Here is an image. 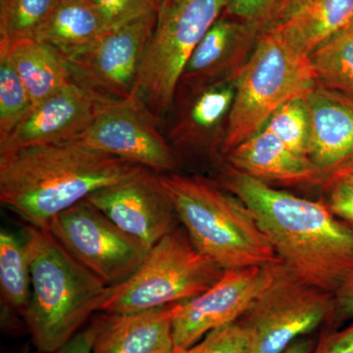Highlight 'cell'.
Returning a JSON list of instances; mask_svg holds the SVG:
<instances>
[{"label": "cell", "mask_w": 353, "mask_h": 353, "mask_svg": "<svg viewBox=\"0 0 353 353\" xmlns=\"http://www.w3.org/2000/svg\"><path fill=\"white\" fill-rule=\"evenodd\" d=\"M236 77L192 92L194 99L172 132L176 145H201L208 143L230 111L236 95Z\"/></svg>", "instance_id": "obj_23"}, {"label": "cell", "mask_w": 353, "mask_h": 353, "mask_svg": "<svg viewBox=\"0 0 353 353\" xmlns=\"http://www.w3.org/2000/svg\"><path fill=\"white\" fill-rule=\"evenodd\" d=\"M87 201L150 250L181 225L160 174L150 169L97 190Z\"/></svg>", "instance_id": "obj_13"}, {"label": "cell", "mask_w": 353, "mask_h": 353, "mask_svg": "<svg viewBox=\"0 0 353 353\" xmlns=\"http://www.w3.org/2000/svg\"><path fill=\"white\" fill-rule=\"evenodd\" d=\"M311 353H353V324L323 329Z\"/></svg>", "instance_id": "obj_31"}, {"label": "cell", "mask_w": 353, "mask_h": 353, "mask_svg": "<svg viewBox=\"0 0 353 353\" xmlns=\"http://www.w3.org/2000/svg\"><path fill=\"white\" fill-rule=\"evenodd\" d=\"M310 116L309 158L325 188L353 172V97L316 85L306 95Z\"/></svg>", "instance_id": "obj_14"}, {"label": "cell", "mask_w": 353, "mask_h": 353, "mask_svg": "<svg viewBox=\"0 0 353 353\" xmlns=\"http://www.w3.org/2000/svg\"><path fill=\"white\" fill-rule=\"evenodd\" d=\"M347 30H350V31L353 32V20H352V24H350V27H348V29H347Z\"/></svg>", "instance_id": "obj_40"}, {"label": "cell", "mask_w": 353, "mask_h": 353, "mask_svg": "<svg viewBox=\"0 0 353 353\" xmlns=\"http://www.w3.org/2000/svg\"><path fill=\"white\" fill-rule=\"evenodd\" d=\"M223 187L252 211L279 259L299 279L334 292L353 268V232L328 204L273 189L232 168Z\"/></svg>", "instance_id": "obj_1"}, {"label": "cell", "mask_w": 353, "mask_h": 353, "mask_svg": "<svg viewBox=\"0 0 353 353\" xmlns=\"http://www.w3.org/2000/svg\"><path fill=\"white\" fill-rule=\"evenodd\" d=\"M315 343L314 339L304 336V338L294 341L282 353H311L313 347H314Z\"/></svg>", "instance_id": "obj_35"}, {"label": "cell", "mask_w": 353, "mask_h": 353, "mask_svg": "<svg viewBox=\"0 0 353 353\" xmlns=\"http://www.w3.org/2000/svg\"><path fill=\"white\" fill-rule=\"evenodd\" d=\"M224 273L197 252L180 225L153 246L131 277L109 288L99 312H138L190 301Z\"/></svg>", "instance_id": "obj_6"}, {"label": "cell", "mask_w": 353, "mask_h": 353, "mask_svg": "<svg viewBox=\"0 0 353 353\" xmlns=\"http://www.w3.org/2000/svg\"><path fill=\"white\" fill-rule=\"evenodd\" d=\"M106 30L90 0H59L34 39L50 43L68 57Z\"/></svg>", "instance_id": "obj_22"}, {"label": "cell", "mask_w": 353, "mask_h": 353, "mask_svg": "<svg viewBox=\"0 0 353 353\" xmlns=\"http://www.w3.org/2000/svg\"><path fill=\"white\" fill-rule=\"evenodd\" d=\"M182 1V0H172L171 4L178 3V2ZM170 4V6H171ZM169 8V7H168Z\"/></svg>", "instance_id": "obj_39"}, {"label": "cell", "mask_w": 353, "mask_h": 353, "mask_svg": "<svg viewBox=\"0 0 353 353\" xmlns=\"http://www.w3.org/2000/svg\"><path fill=\"white\" fill-rule=\"evenodd\" d=\"M176 304L138 312H99L90 323V353H173Z\"/></svg>", "instance_id": "obj_17"}, {"label": "cell", "mask_w": 353, "mask_h": 353, "mask_svg": "<svg viewBox=\"0 0 353 353\" xmlns=\"http://www.w3.org/2000/svg\"><path fill=\"white\" fill-rule=\"evenodd\" d=\"M347 223V222H345ZM347 224L348 225V226H350V229L352 230V232H353V222H348L347 223Z\"/></svg>", "instance_id": "obj_38"}, {"label": "cell", "mask_w": 353, "mask_h": 353, "mask_svg": "<svg viewBox=\"0 0 353 353\" xmlns=\"http://www.w3.org/2000/svg\"><path fill=\"white\" fill-rule=\"evenodd\" d=\"M0 294L2 330H27L24 316L32 294L29 259L24 241L6 230L0 233Z\"/></svg>", "instance_id": "obj_21"}, {"label": "cell", "mask_w": 353, "mask_h": 353, "mask_svg": "<svg viewBox=\"0 0 353 353\" xmlns=\"http://www.w3.org/2000/svg\"><path fill=\"white\" fill-rule=\"evenodd\" d=\"M32 108L19 75L6 53L0 52V141L19 126Z\"/></svg>", "instance_id": "obj_26"}, {"label": "cell", "mask_w": 353, "mask_h": 353, "mask_svg": "<svg viewBox=\"0 0 353 353\" xmlns=\"http://www.w3.org/2000/svg\"><path fill=\"white\" fill-rule=\"evenodd\" d=\"M28 352H29V350H27V348H25L24 352H23L22 353H28Z\"/></svg>", "instance_id": "obj_41"}, {"label": "cell", "mask_w": 353, "mask_h": 353, "mask_svg": "<svg viewBox=\"0 0 353 353\" xmlns=\"http://www.w3.org/2000/svg\"><path fill=\"white\" fill-rule=\"evenodd\" d=\"M282 266L279 262L226 270L208 290L176 303L172 320L174 352L192 347L213 330L238 322Z\"/></svg>", "instance_id": "obj_11"}, {"label": "cell", "mask_w": 353, "mask_h": 353, "mask_svg": "<svg viewBox=\"0 0 353 353\" xmlns=\"http://www.w3.org/2000/svg\"><path fill=\"white\" fill-rule=\"evenodd\" d=\"M145 169L77 141L29 146L0 155V201L48 230L60 213Z\"/></svg>", "instance_id": "obj_2"}, {"label": "cell", "mask_w": 353, "mask_h": 353, "mask_svg": "<svg viewBox=\"0 0 353 353\" xmlns=\"http://www.w3.org/2000/svg\"><path fill=\"white\" fill-rule=\"evenodd\" d=\"M309 59L318 85L353 97V32H339L313 51Z\"/></svg>", "instance_id": "obj_24"}, {"label": "cell", "mask_w": 353, "mask_h": 353, "mask_svg": "<svg viewBox=\"0 0 353 353\" xmlns=\"http://www.w3.org/2000/svg\"><path fill=\"white\" fill-rule=\"evenodd\" d=\"M262 32L234 16H221L190 55L180 83L196 92L234 78L243 66L240 61Z\"/></svg>", "instance_id": "obj_16"}, {"label": "cell", "mask_w": 353, "mask_h": 353, "mask_svg": "<svg viewBox=\"0 0 353 353\" xmlns=\"http://www.w3.org/2000/svg\"><path fill=\"white\" fill-rule=\"evenodd\" d=\"M334 294V313L333 327L353 319V268L341 281Z\"/></svg>", "instance_id": "obj_33"}, {"label": "cell", "mask_w": 353, "mask_h": 353, "mask_svg": "<svg viewBox=\"0 0 353 353\" xmlns=\"http://www.w3.org/2000/svg\"><path fill=\"white\" fill-rule=\"evenodd\" d=\"M158 21L155 11L106 30L67 57L72 83L104 103L130 101Z\"/></svg>", "instance_id": "obj_9"}, {"label": "cell", "mask_w": 353, "mask_h": 353, "mask_svg": "<svg viewBox=\"0 0 353 353\" xmlns=\"http://www.w3.org/2000/svg\"><path fill=\"white\" fill-rule=\"evenodd\" d=\"M101 14L108 30L155 11L152 0H90Z\"/></svg>", "instance_id": "obj_30"}, {"label": "cell", "mask_w": 353, "mask_h": 353, "mask_svg": "<svg viewBox=\"0 0 353 353\" xmlns=\"http://www.w3.org/2000/svg\"><path fill=\"white\" fill-rule=\"evenodd\" d=\"M48 231L108 287L131 277L150 250L87 199L53 218Z\"/></svg>", "instance_id": "obj_10"}, {"label": "cell", "mask_w": 353, "mask_h": 353, "mask_svg": "<svg viewBox=\"0 0 353 353\" xmlns=\"http://www.w3.org/2000/svg\"><path fill=\"white\" fill-rule=\"evenodd\" d=\"M328 206L343 222H353V178L345 176L332 185Z\"/></svg>", "instance_id": "obj_32"}, {"label": "cell", "mask_w": 353, "mask_h": 353, "mask_svg": "<svg viewBox=\"0 0 353 353\" xmlns=\"http://www.w3.org/2000/svg\"><path fill=\"white\" fill-rule=\"evenodd\" d=\"M236 170L267 182L322 185L321 172L309 157L292 152L267 130L243 141L227 154Z\"/></svg>", "instance_id": "obj_18"}, {"label": "cell", "mask_w": 353, "mask_h": 353, "mask_svg": "<svg viewBox=\"0 0 353 353\" xmlns=\"http://www.w3.org/2000/svg\"><path fill=\"white\" fill-rule=\"evenodd\" d=\"M352 20L353 0H310L272 27L292 48L309 57L323 43L348 29Z\"/></svg>", "instance_id": "obj_20"}, {"label": "cell", "mask_w": 353, "mask_h": 353, "mask_svg": "<svg viewBox=\"0 0 353 353\" xmlns=\"http://www.w3.org/2000/svg\"><path fill=\"white\" fill-rule=\"evenodd\" d=\"M285 0H229L226 13L265 30L280 19Z\"/></svg>", "instance_id": "obj_29"}, {"label": "cell", "mask_w": 353, "mask_h": 353, "mask_svg": "<svg viewBox=\"0 0 353 353\" xmlns=\"http://www.w3.org/2000/svg\"><path fill=\"white\" fill-rule=\"evenodd\" d=\"M173 353H256L252 334L240 322L209 332L192 347Z\"/></svg>", "instance_id": "obj_28"}, {"label": "cell", "mask_w": 353, "mask_h": 353, "mask_svg": "<svg viewBox=\"0 0 353 353\" xmlns=\"http://www.w3.org/2000/svg\"><path fill=\"white\" fill-rule=\"evenodd\" d=\"M152 1L153 4H154L155 10H157L158 14V17H159L170 6L172 0H152Z\"/></svg>", "instance_id": "obj_37"}, {"label": "cell", "mask_w": 353, "mask_h": 353, "mask_svg": "<svg viewBox=\"0 0 353 353\" xmlns=\"http://www.w3.org/2000/svg\"><path fill=\"white\" fill-rule=\"evenodd\" d=\"M334 313L333 292L304 282L283 263L239 322L252 334L256 353H282L323 325L333 327Z\"/></svg>", "instance_id": "obj_8"}, {"label": "cell", "mask_w": 353, "mask_h": 353, "mask_svg": "<svg viewBox=\"0 0 353 353\" xmlns=\"http://www.w3.org/2000/svg\"><path fill=\"white\" fill-rule=\"evenodd\" d=\"M77 141L158 174L179 167L178 153L158 131L154 116L132 99L105 104Z\"/></svg>", "instance_id": "obj_12"}, {"label": "cell", "mask_w": 353, "mask_h": 353, "mask_svg": "<svg viewBox=\"0 0 353 353\" xmlns=\"http://www.w3.org/2000/svg\"><path fill=\"white\" fill-rule=\"evenodd\" d=\"M234 79L236 95L222 141L225 154L263 130L287 102L306 97L317 85L309 57L292 48L274 27L259 34Z\"/></svg>", "instance_id": "obj_5"}, {"label": "cell", "mask_w": 353, "mask_h": 353, "mask_svg": "<svg viewBox=\"0 0 353 353\" xmlns=\"http://www.w3.org/2000/svg\"><path fill=\"white\" fill-rule=\"evenodd\" d=\"M264 129L292 152L309 157L311 125L306 97L292 99L279 108Z\"/></svg>", "instance_id": "obj_27"}, {"label": "cell", "mask_w": 353, "mask_h": 353, "mask_svg": "<svg viewBox=\"0 0 353 353\" xmlns=\"http://www.w3.org/2000/svg\"><path fill=\"white\" fill-rule=\"evenodd\" d=\"M196 250L226 270L281 261L252 211L214 181L160 174Z\"/></svg>", "instance_id": "obj_4"}, {"label": "cell", "mask_w": 353, "mask_h": 353, "mask_svg": "<svg viewBox=\"0 0 353 353\" xmlns=\"http://www.w3.org/2000/svg\"><path fill=\"white\" fill-rule=\"evenodd\" d=\"M59 0H0V50L36 39Z\"/></svg>", "instance_id": "obj_25"}, {"label": "cell", "mask_w": 353, "mask_h": 353, "mask_svg": "<svg viewBox=\"0 0 353 353\" xmlns=\"http://www.w3.org/2000/svg\"><path fill=\"white\" fill-rule=\"evenodd\" d=\"M94 332L92 325L81 330L73 338L61 347L51 352L38 353H90L94 341Z\"/></svg>", "instance_id": "obj_34"}, {"label": "cell", "mask_w": 353, "mask_h": 353, "mask_svg": "<svg viewBox=\"0 0 353 353\" xmlns=\"http://www.w3.org/2000/svg\"><path fill=\"white\" fill-rule=\"evenodd\" d=\"M105 104L71 83L32 108L19 126L0 141V155L29 146L77 141Z\"/></svg>", "instance_id": "obj_15"}, {"label": "cell", "mask_w": 353, "mask_h": 353, "mask_svg": "<svg viewBox=\"0 0 353 353\" xmlns=\"http://www.w3.org/2000/svg\"><path fill=\"white\" fill-rule=\"evenodd\" d=\"M23 241L32 276L26 328L38 352H54L101 311L110 287L74 259L48 230L28 225Z\"/></svg>", "instance_id": "obj_3"}, {"label": "cell", "mask_w": 353, "mask_h": 353, "mask_svg": "<svg viewBox=\"0 0 353 353\" xmlns=\"http://www.w3.org/2000/svg\"><path fill=\"white\" fill-rule=\"evenodd\" d=\"M229 0H182L158 17L139 68L132 101L153 116L172 108L183 69L190 55Z\"/></svg>", "instance_id": "obj_7"}, {"label": "cell", "mask_w": 353, "mask_h": 353, "mask_svg": "<svg viewBox=\"0 0 353 353\" xmlns=\"http://www.w3.org/2000/svg\"><path fill=\"white\" fill-rule=\"evenodd\" d=\"M0 52L8 57L34 108L72 83L68 59L58 48L46 41L27 39Z\"/></svg>", "instance_id": "obj_19"}, {"label": "cell", "mask_w": 353, "mask_h": 353, "mask_svg": "<svg viewBox=\"0 0 353 353\" xmlns=\"http://www.w3.org/2000/svg\"><path fill=\"white\" fill-rule=\"evenodd\" d=\"M309 1L310 0H285L282 13H281L280 19H279L278 22H281V21L285 19V18L290 17V15L296 13L299 9L303 8Z\"/></svg>", "instance_id": "obj_36"}, {"label": "cell", "mask_w": 353, "mask_h": 353, "mask_svg": "<svg viewBox=\"0 0 353 353\" xmlns=\"http://www.w3.org/2000/svg\"><path fill=\"white\" fill-rule=\"evenodd\" d=\"M347 176H352V178H353V172H352V174H350V175H347Z\"/></svg>", "instance_id": "obj_42"}]
</instances>
